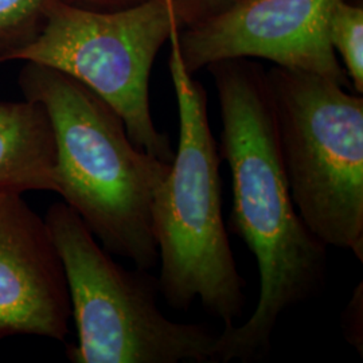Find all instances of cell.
I'll list each match as a JSON object with an SVG mask.
<instances>
[{"label":"cell","instance_id":"cell-1","mask_svg":"<svg viewBox=\"0 0 363 363\" xmlns=\"http://www.w3.org/2000/svg\"><path fill=\"white\" fill-rule=\"evenodd\" d=\"M211 67L220 100V154L232 178L230 229L253 253L259 300L241 325L223 327L214 362L264 359L286 312L325 286L328 255L300 218L283 167L268 79L238 60Z\"/></svg>","mask_w":363,"mask_h":363},{"label":"cell","instance_id":"cell-2","mask_svg":"<svg viewBox=\"0 0 363 363\" xmlns=\"http://www.w3.org/2000/svg\"><path fill=\"white\" fill-rule=\"evenodd\" d=\"M23 99L43 105L57 151V194L112 256L151 271L159 253L151 205L169 163L138 148L123 118L94 91L62 72L25 62Z\"/></svg>","mask_w":363,"mask_h":363},{"label":"cell","instance_id":"cell-3","mask_svg":"<svg viewBox=\"0 0 363 363\" xmlns=\"http://www.w3.org/2000/svg\"><path fill=\"white\" fill-rule=\"evenodd\" d=\"M169 72L179 115V143L151 205V230L169 307L189 311L199 300L210 316L235 325L247 306V280L235 265L222 216L220 148L203 88L182 58L178 15L169 30Z\"/></svg>","mask_w":363,"mask_h":363},{"label":"cell","instance_id":"cell-4","mask_svg":"<svg viewBox=\"0 0 363 363\" xmlns=\"http://www.w3.org/2000/svg\"><path fill=\"white\" fill-rule=\"evenodd\" d=\"M45 220L64 265L77 328V343L66 349L69 361L214 362L220 333L169 319L157 306V277L116 262L65 202L52 203Z\"/></svg>","mask_w":363,"mask_h":363},{"label":"cell","instance_id":"cell-5","mask_svg":"<svg viewBox=\"0 0 363 363\" xmlns=\"http://www.w3.org/2000/svg\"><path fill=\"white\" fill-rule=\"evenodd\" d=\"M289 193L325 247L363 261V99L333 78L274 69L267 77Z\"/></svg>","mask_w":363,"mask_h":363},{"label":"cell","instance_id":"cell-6","mask_svg":"<svg viewBox=\"0 0 363 363\" xmlns=\"http://www.w3.org/2000/svg\"><path fill=\"white\" fill-rule=\"evenodd\" d=\"M177 13L175 0H144L115 11L48 0L38 34L13 61L49 66L77 79L123 118L132 143L171 164L175 151L151 115L150 77Z\"/></svg>","mask_w":363,"mask_h":363},{"label":"cell","instance_id":"cell-7","mask_svg":"<svg viewBox=\"0 0 363 363\" xmlns=\"http://www.w3.org/2000/svg\"><path fill=\"white\" fill-rule=\"evenodd\" d=\"M339 1L237 0L181 37L184 66L193 74L218 62L257 57L346 85L347 76L328 38Z\"/></svg>","mask_w":363,"mask_h":363},{"label":"cell","instance_id":"cell-8","mask_svg":"<svg viewBox=\"0 0 363 363\" xmlns=\"http://www.w3.org/2000/svg\"><path fill=\"white\" fill-rule=\"evenodd\" d=\"M22 194L0 189V339L62 342L72 318L64 265L46 220Z\"/></svg>","mask_w":363,"mask_h":363},{"label":"cell","instance_id":"cell-9","mask_svg":"<svg viewBox=\"0 0 363 363\" xmlns=\"http://www.w3.org/2000/svg\"><path fill=\"white\" fill-rule=\"evenodd\" d=\"M0 189L57 193V151L43 105L0 103Z\"/></svg>","mask_w":363,"mask_h":363},{"label":"cell","instance_id":"cell-10","mask_svg":"<svg viewBox=\"0 0 363 363\" xmlns=\"http://www.w3.org/2000/svg\"><path fill=\"white\" fill-rule=\"evenodd\" d=\"M328 38L335 54H339L345 73L355 91H363V10L339 1L330 18Z\"/></svg>","mask_w":363,"mask_h":363},{"label":"cell","instance_id":"cell-11","mask_svg":"<svg viewBox=\"0 0 363 363\" xmlns=\"http://www.w3.org/2000/svg\"><path fill=\"white\" fill-rule=\"evenodd\" d=\"M48 0H0V64L13 61L38 34Z\"/></svg>","mask_w":363,"mask_h":363},{"label":"cell","instance_id":"cell-12","mask_svg":"<svg viewBox=\"0 0 363 363\" xmlns=\"http://www.w3.org/2000/svg\"><path fill=\"white\" fill-rule=\"evenodd\" d=\"M342 328L346 340L363 355V284L355 286L343 315Z\"/></svg>","mask_w":363,"mask_h":363},{"label":"cell","instance_id":"cell-13","mask_svg":"<svg viewBox=\"0 0 363 363\" xmlns=\"http://www.w3.org/2000/svg\"><path fill=\"white\" fill-rule=\"evenodd\" d=\"M73 7H79L93 11H115L135 6L144 0H58Z\"/></svg>","mask_w":363,"mask_h":363},{"label":"cell","instance_id":"cell-14","mask_svg":"<svg viewBox=\"0 0 363 363\" xmlns=\"http://www.w3.org/2000/svg\"><path fill=\"white\" fill-rule=\"evenodd\" d=\"M196 1H199V3H202V4H208V6H211V7H225V6H230V4H233L234 1H237V0H196Z\"/></svg>","mask_w":363,"mask_h":363}]
</instances>
